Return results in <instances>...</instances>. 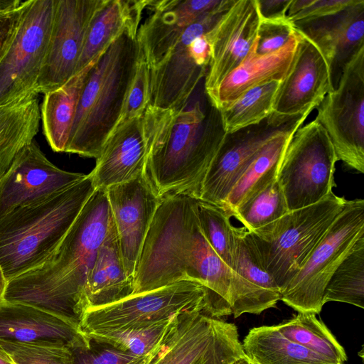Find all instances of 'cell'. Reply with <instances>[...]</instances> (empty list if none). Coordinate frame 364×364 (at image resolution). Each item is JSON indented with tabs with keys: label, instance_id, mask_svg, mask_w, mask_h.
I'll use <instances>...</instances> for the list:
<instances>
[{
	"label": "cell",
	"instance_id": "obj_31",
	"mask_svg": "<svg viewBox=\"0 0 364 364\" xmlns=\"http://www.w3.org/2000/svg\"><path fill=\"white\" fill-rule=\"evenodd\" d=\"M242 346L253 364H333L287 339L276 326L251 328Z\"/></svg>",
	"mask_w": 364,
	"mask_h": 364
},
{
	"label": "cell",
	"instance_id": "obj_36",
	"mask_svg": "<svg viewBox=\"0 0 364 364\" xmlns=\"http://www.w3.org/2000/svg\"><path fill=\"white\" fill-rule=\"evenodd\" d=\"M197 215L201 231L223 262L230 269L235 258V238L230 223L232 215L223 207L196 199Z\"/></svg>",
	"mask_w": 364,
	"mask_h": 364
},
{
	"label": "cell",
	"instance_id": "obj_10",
	"mask_svg": "<svg viewBox=\"0 0 364 364\" xmlns=\"http://www.w3.org/2000/svg\"><path fill=\"white\" fill-rule=\"evenodd\" d=\"M227 10L210 14L190 25L158 65L149 70L148 106L176 108L191 97L204 80L211 59L207 33Z\"/></svg>",
	"mask_w": 364,
	"mask_h": 364
},
{
	"label": "cell",
	"instance_id": "obj_41",
	"mask_svg": "<svg viewBox=\"0 0 364 364\" xmlns=\"http://www.w3.org/2000/svg\"><path fill=\"white\" fill-rule=\"evenodd\" d=\"M355 0H291L287 18L291 23L311 20L335 14Z\"/></svg>",
	"mask_w": 364,
	"mask_h": 364
},
{
	"label": "cell",
	"instance_id": "obj_30",
	"mask_svg": "<svg viewBox=\"0 0 364 364\" xmlns=\"http://www.w3.org/2000/svg\"><path fill=\"white\" fill-rule=\"evenodd\" d=\"M297 129H289L277 136L258 152L225 200L223 208L231 215L238 206L277 179L285 150Z\"/></svg>",
	"mask_w": 364,
	"mask_h": 364
},
{
	"label": "cell",
	"instance_id": "obj_14",
	"mask_svg": "<svg viewBox=\"0 0 364 364\" xmlns=\"http://www.w3.org/2000/svg\"><path fill=\"white\" fill-rule=\"evenodd\" d=\"M105 0H55L52 30L37 94L57 89L75 75L90 24Z\"/></svg>",
	"mask_w": 364,
	"mask_h": 364
},
{
	"label": "cell",
	"instance_id": "obj_9",
	"mask_svg": "<svg viewBox=\"0 0 364 364\" xmlns=\"http://www.w3.org/2000/svg\"><path fill=\"white\" fill-rule=\"evenodd\" d=\"M337 161L328 133L316 120L296 130L277 177L289 211L315 204L333 192Z\"/></svg>",
	"mask_w": 364,
	"mask_h": 364
},
{
	"label": "cell",
	"instance_id": "obj_23",
	"mask_svg": "<svg viewBox=\"0 0 364 364\" xmlns=\"http://www.w3.org/2000/svg\"><path fill=\"white\" fill-rule=\"evenodd\" d=\"M237 333L233 323L200 310L184 311L149 364H193Z\"/></svg>",
	"mask_w": 364,
	"mask_h": 364
},
{
	"label": "cell",
	"instance_id": "obj_12",
	"mask_svg": "<svg viewBox=\"0 0 364 364\" xmlns=\"http://www.w3.org/2000/svg\"><path fill=\"white\" fill-rule=\"evenodd\" d=\"M55 0H28L0 59V105L36 92L52 30Z\"/></svg>",
	"mask_w": 364,
	"mask_h": 364
},
{
	"label": "cell",
	"instance_id": "obj_11",
	"mask_svg": "<svg viewBox=\"0 0 364 364\" xmlns=\"http://www.w3.org/2000/svg\"><path fill=\"white\" fill-rule=\"evenodd\" d=\"M338 161L364 172V46L345 65L336 87L317 107Z\"/></svg>",
	"mask_w": 364,
	"mask_h": 364
},
{
	"label": "cell",
	"instance_id": "obj_45",
	"mask_svg": "<svg viewBox=\"0 0 364 364\" xmlns=\"http://www.w3.org/2000/svg\"><path fill=\"white\" fill-rule=\"evenodd\" d=\"M23 2L20 0H0V16L16 9Z\"/></svg>",
	"mask_w": 364,
	"mask_h": 364
},
{
	"label": "cell",
	"instance_id": "obj_19",
	"mask_svg": "<svg viewBox=\"0 0 364 364\" xmlns=\"http://www.w3.org/2000/svg\"><path fill=\"white\" fill-rule=\"evenodd\" d=\"M299 35L293 63L280 82L275 97L273 112L279 115L311 112L334 90L322 53L311 41Z\"/></svg>",
	"mask_w": 364,
	"mask_h": 364
},
{
	"label": "cell",
	"instance_id": "obj_13",
	"mask_svg": "<svg viewBox=\"0 0 364 364\" xmlns=\"http://www.w3.org/2000/svg\"><path fill=\"white\" fill-rule=\"evenodd\" d=\"M311 112H272L260 123L225 134L203 181L200 200L223 207L232 188L258 152L272 139L300 127Z\"/></svg>",
	"mask_w": 364,
	"mask_h": 364
},
{
	"label": "cell",
	"instance_id": "obj_24",
	"mask_svg": "<svg viewBox=\"0 0 364 364\" xmlns=\"http://www.w3.org/2000/svg\"><path fill=\"white\" fill-rule=\"evenodd\" d=\"M0 341L73 348L90 339L61 318L36 307L4 301L0 304Z\"/></svg>",
	"mask_w": 364,
	"mask_h": 364
},
{
	"label": "cell",
	"instance_id": "obj_1",
	"mask_svg": "<svg viewBox=\"0 0 364 364\" xmlns=\"http://www.w3.org/2000/svg\"><path fill=\"white\" fill-rule=\"evenodd\" d=\"M231 277L201 231L196 198L183 194L161 198L139 257L132 294L195 280L208 289L210 314L218 318L232 314Z\"/></svg>",
	"mask_w": 364,
	"mask_h": 364
},
{
	"label": "cell",
	"instance_id": "obj_34",
	"mask_svg": "<svg viewBox=\"0 0 364 364\" xmlns=\"http://www.w3.org/2000/svg\"><path fill=\"white\" fill-rule=\"evenodd\" d=\"M279 81H272L253 87L227 108L219 110L226 134L257 124L273 112Z\"/></svg>",
	"mask_w": 364,
	"mask_h": 364
},
{
	"label": "cell",
	"instance_id": "obj_42",
	"mask_svg": "<svg viewBox=\"0 0 364 364\" xmlns=\"http://www.w3.org/2000/svg\"><path fill=\"white\" fill-rule=\"evenodd\" d=\"M294 33L291 21H259L256 52L259 55L275 52L283 47Z\"/></svg>",
	"mask_w": 364,
	"mask_h": 364
},
{
	"label": "cell",
	"instance_id": "obj_28",
	"mask_svg": "<svg viewBox=\"0 0 364 364\" xmlns=\"http://www.w3.org/2000/svg\"><path fill=\"white\" fill-rule=\"evenodd\" d=\"M98 58L62 86L44 94L41 107L43 131L54 151H66L82 90Z\"/></svg>",
	"mask_w": 364,
	"mask_h": 364
},
{
	"label": "cell",
	"instance_id": "obj_16",
	"mask_svg": "<svg viewBox=\"0 0 364 364\" xmlns=\"http://www.w3.org/2000/svg\"><path fill=\"white\" fill-rule=\"evenodd\" d=\"M105 191L124 270L134 282L143 244L161 199L144 176Z\"/></svg>",
	"mask_w": 364,
	"mask_h": 364
},
{
	"label": "cell",
	"instance_id": "obj_47",
	"mask_svg": "<svg viewBox=\"0 0 364 364\" xmlns=\"http://www.w3.org/2000/svg\"><path fill=\"white\" fill-rule=\"evenodd\" d=\"M0 364H14L6 351L0 347Z\"/></svg>",
	"mask_w": 364,
	"mask_h": 364
},
{
	"label": "cell",
	"instance_id": "obj_40",
	"mask_svg": "<svg viewBox=\"0 0 364 364\" xmlns=\"http://www.w3.org/2000/svg\"><path fill=\"white\" fill-rule=\"evenodd\" d=\"M149 68L139 53L135 74L119 122L144 115L149 102Z\"/></svg>",
	"mask_w": 364,
	"mask_h": 364
},
{
	"label": "cell",
	"instance_id": "obj_27",
	"mask_svg": "<svg viewBox=\"0 0 364 364\" xmlns=\"http://www.w3.org/2000/svg\"><path fill=\"white\" fill-rule=\"evenodd\" d=\"M41 119L36 92L0 105V180L20 152L34 141Z\"/></svg>",
	"mask_w": 364,
	"mask_h": 364
},
{
	"label": "cell",
	"instance_id": "obj_37",
	"mask_svg": "<svg viewBox=\"0 0 364 364\" xmlns=\"http://www.w3.org/2000/svg\"><path fill=\"white\" fill-rule=\"evenodd\" d=\"M289 212L277 180L238 206L232 213L247 231L268 225Z\"/></svg>",
	"mask_w": 364,
	"mask_h": 364
},
{
	"label": "cell",
	"instance_id": "obj_35",
	"mask_svg": "<svg viewBox=\"0 0 364 364\" xmlns=\"http://www.w3.org/2000/svg\"><path fill=\"white\" fill-rule=\"evenodd\" d=\"M180 314L181 313L154 323L122 331L90 334L86 336L122 350L136 355H144L154 350L166 340L176 325Z\"/></svg>",
	"mask_w": 364,
	"mask_h": 364
},
{
	"label": "cell",
	"instance_id": "obj_32",
	"mask_svg": "<svg viewBox=\"0 0 364 364\" xmlns=\"http://www.w3.org/2000/svg\"><path fill=\"white\" fill-rule=\"evenodd\" d=\"M287 339L301 345L333 364H344L346 353L326 326L312 313H298L276 325Z\"/></svg>",
	"mask_w": 364,
	"mask_h": 364
},
{
	"label": "cell",
	"instance_id": "obj_39",
	"mask_svg": "<svg viewBox=\"0 0 364 364\" xmlns=\"http://www.w3.org/2000/svg\"><path fill=\"white\" fill-rule=\"evenodd\" d=\"M0 347L14 364H70L68 347L45 346L0 341Z\"/></svg>",
	"mask_w": 364,
	"mask_h": 364
},
{
	"label": "cell",
	"instance_id": "obj_46",
	"mask_svg": "<svg viewBox=\"0 0 364 364\" xmlns=\"http://www.w3.org/2000/svg\"><path fill=\"white\" fill-rule=\"evenodd\" d=\"M8 281L4 275L3 269L0 265V304L5 301L4 296L8 286Z\"/></svg>",
	"mask_w": 364,
	"mask_h": 364
},
{
	"label": "cell",
	"instance_id": "obj_21",
	"mask_svg": "<svg viewBox=\"0 0 364 364\" xmlns=\"http://www.w3.org/2000/svg\"><path fill=\"white\" fill-rule=\"evenodd\" d=\"M235 258L231 267L230 304L237 318L245 313L259 314L281 299L275 281L264 268L249 232L233 227Z\"/></svg>",
	"mask_w": 364,
	"mask_h": 364
},
{
	"label": "cell",
	"instance_id": "obj_44",
	"mask_svg": "<svg viewBox=\"0 0 364 364\" xmlns=\"http://www.w3.org/2000/svg\"><path fill=\"white\" fill-rule=\"evenodd\" d=\"M291 0H256L259 21H279L287 18Z\"/></svg>",
	"mask_w": 364,
	"mask_h": 364
},
{
	"label": "cell",
	"instance_id": "obj_3",
	"mask_svg": "<svg viewBox=\"0 0 364 364\" xmlns=\"http://www.w3.org/2000/svg\"><path fill=\"white\" fill-rule=\"evenodd\" d=\"M112 220L106 191L96 188L53 253L9 281L5 301L36 307L81 331L87 279Z\"/></svg>",
	"mask_w": 364,
	"mask_h": 364
},
{
	"label": "cell",
	"instance_id": "obj_22",
	"mask_svg": "<svg viewBox=\"0 0 364 364\" xmlns=\"http://www.w3.org/2000/svg\"><path fill=\"white\" fill-rule=\"evenodd\" d=\"M147 154L144 115L119 122L90 173L95 188L106 190L144 176Z\"/></svg>",
	"mask_w": 364,
	"mask_h": 364
},
{
	"label": "cell",
	"instance_id": "obj_48",
	"mask_svg": "<svg viewBox=\"0 0 364 364\" xmlns=\"http://www.w3.org/2000/svg\"><path fill=\"white\" fill-rule=\"evenodd\" d=\"M231 364H253L250 360L246 356H242L235 360Z\"/></svg>",
	"mask_w": 364,
	"mask_h": 364
},
{
	"label": "cell",
	"instance_id": "obj_17",
	"mask_svg": "<svg viewBox=\"0 0 364 364\" xmlns=\"http://www.w3.org/2000/svg\"><path fill=\"white\" fill-rule=\"evenodd\" d=\"M235 0H148L151 14L137 32L139 53L155 68L185 30L204 16L228 9Z\"/></svg>",
	"mask_w": 364,
	"mask_h": 364
},
{
	"label": "cell",
	"instance_id": "obj_15",
	"mask_svg": "<svg viewBox=\"0 0 364 364\" xmlns=\"http://www.w3.org/2000/svg\"><path fill=\"white\" fill-rule=\"evenodd\" d=\"M86 176L57 167L34 140L20 152L0 180V218L16 208L66 188Z\"/></svg>",
	"mask_w": 364,
	"mask_h": 364
},
{
	"label": "cell",
	"instance_id": "obj_8",
	"mask_svg": "<svg viewBox=\"0 0 364 364\" xmlns=\"http://www.w3.org/2000/svg\"><path fill=\"white\" fill-rule=\"evenodd\" d=\"M209 292L201 283L181 280L119 301L87 308L80 321L85 335L122 331L147 325L187 311L209 316Z\"/></svg>",
	"mask_w": 364,
	"mask_h": 364
},
{
	"label": "cell",
	"instance_id": "obj_5",
	"mask_svg": "<svg viewBox=\"0 0 364 364\" xmlns=\"http://www.w3.org/2000/svg\"><path fill=\"white\" fill-rule=\"evenodd\" d=\"M95 189L88 173L0 218V265L8 282L38 267L53 253Z\"/></svg>",
	"mask_w": 364,
	"mask_h": 364
},
{
	"label": "cell",
	"instance_id": "obj_7",
	"mask_svg": "<svg viewBox=\"0 0 364 364\" xmlns=\"http://www.w3.org/2000/svg\"><path fill=\"white\" fill-rule=\"evenodd\" d=\"M364 235V200H346L344 208L281 292L298 313L319 314L326 286L334 271Z\"/></svg>",
	"mask_w": 364,
	"mask_h": 364
},
{
	"label": "cell",
	"instance_id": "obj_26",
	"mask_svg": "<svg viewBox=\"0 0 364 364\" xmlns=\"http://www.w3.org/2000/svg\"><path fill=\"white\" fill-rule=\"evenodd\" d=\"M133 291L134 282L125 272L112 219L87 279L85 294L87 308L114 303Z\"/></svg>",
	"mask_w": 364,
	"mask_h": 364
},
{
	"label": "cell",
	"instance_id": "obj_4",
	"mask_svg": "<svg viewBox=\"0 0 364 364\" xmlns=\"http://www.w3.org/2000/svg\"><path fill=\"white\" fill-rule=\"evenodd\" d=\"M139 26L127 27L90 70L65 152L97 159L117 125L139 60Z\"/></svg>",
	"mask_w": 364,
	"mask_h": 364
},
{
	"label": "cell",
	"instance_id": "obj_25",
	"mask_svg": "<svg viewBox=\"0 0 364 364\" xmlns=\"http://www.w3.org/2000/svg\"><path fill=\"white\" fill-rule=\"evenodd\" d=\"M299 40L294 31L287 43L278 50L265 55L256 52L257 38L247 55L210 92L206 94L218 110L227 108L249 90L272 81H279L287 75Z\"/></svg>",
	"mask_w": 364,
	"mask_h": 364
},
{
	"label": "cell",
	"instance_id": "obj_33",
	"mask_svg": "<svg viewBox=\"0 0 364 364\" xmlns=\"http://www.w3.org/2000/svg\"><path fill=\"white\" fill-rule=\"evenodd\" d=\"M328 301L364 308V235L355 242L328 280L323 303Z\"/></svg>",
	"mask_w": 364,
	"mask_h": 364
},
{
	"label": "cell",
	"instance_id": "obj_49",
	"mask_svg": "<svg viewBox=\"0 0 364 364\" xmlns=\"http://www.w3.org/2000/svg\"><path fill=\"white\" fill-rule=\"evenodd\" d=\"M1 57H2V56H1ZM1 58H0V59H1Z\"/></svg>",
	"mask_w": 364,
	"mask_h": 364
},
{
	"label": "cell",
	"instance_id": "obj_43",
	"mask_svg": "<svg viewBox=\"0 0 364 364\" xmlns=\"http://www.w3.org/2000/svg\"><path fill=\"white\" fill-rule=\"evenodd\" d=\"M28 1L16 9L0 16V58L9 47Z\"/></svg>",
	"mask_w": 364,
	"mask_h": 364
},
{
	"label": "cell",
	"instance_id": "obj_6",
	"mask_svg": "<svg viewBox=\"0 0 364 364\" xmlns=\"http://www.w3.org/2000/svg\"><path fill=\"white\" fill-rule=\"evenodd\" d=\"M346 200L331 192L315 204L289 211L268 225L248 231L264 268L280 293L342 212Z\"/></svg>",
	"mask_w": 364,
	"mask_h": 364
},
{
	"label": "cell",
	"instance_id": "obj_29",
	"mask_svg": "<svg viewBox=\"0 0 364 364\" xmlns=\"http://www.w3.org/2000/svg\"><path fill=\"white\" fill-rule=\"evenodd\" d=\"M148 0H105L88 28L75 74L98 58L129 26L140 23Z\"/></svg>",
	"mask_w": 364,
	"mask_h": 364
},
{
	"label": "cell",
	"instance_id": "obj_2",
	"mask_svg": "<svg viewBox=\"0 0 364 364\" xmlns=\"http://www.w3.org/2000/svg\"><path fill=\"white\" fill-rule=\"evenodd\" d=\"M202 82L181 106L166 109L147 106L144 114L148 143L144 177L160 199L176 194L199 198L205 173L225 134L219 110L205 90L201 95Z\"/></svg>",
	"mask_w": 364,
	"mask_h": 364
},
{
	"label": "cell",
	"instance_id": "obj_18",
	"mask_svg": "<svg viewBox=\"0 0 364 364\" xmlns=\"http://www.w3.org/2000/svg\"><path fill=\"white\" fill-rule=\"evenodd\" d=\"M259 25L256 0H235L207 33L211 47V59L204 80L206 94L247 55Z\"/></svg>",
	"mask_w": 364,
	"mask_h": 364
},
{
	"label": "cell",
	"instance_id": "obj_38",
	"mask_svg": "<svg viewBox=\"0 0 364 364\" xmlns=\"http://www.w3.org/2000/svg\"><path fill=\"white\" fill-rule=\"evenodd\" d=\"M162 343L146 355H136L107 343L90 339V344L87 346L70 348V364H149Z\"/></svg>",
	"mask_w": 364,
	"mask_h": 364
},
{
	"label": "cell",
	"instance_id": "obj_20",
	"mask_svg": "<svg viewBox=\"0 0 364 364\" xmlns=\"http://www.w3.org/2000/svg\"><path fill=\"white\" fill-rule=\"evenodd\" d=\"M294 31L321 51L336 85L345 65L364 46V1L318 18L292 23ZM334 86V85H333Z\"/></svg>",
	"mask_w": 364,
	"mask_h": 364
}]
</instances>
